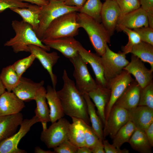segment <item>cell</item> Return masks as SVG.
Returning <instances> with one entry per match:
<instances>
[{
  "instance_id": "obj_1",
  "label": "cell",
  "mask_w": 153,
  "mask_h": 153,
  "mask_svg": "<svg viewBox=\"0 0 153 153\" xmlns=\"http://www.w3.org/2000/svg\"><path fill=\"white\" fill-rule=\"evenodd\" d=\"M63 84L57 94L60 100L64 114L83 120L89 125L86 102L84 96L76 88L75 84L69 77L65 69L62 76Z\"/></svg>"
},
{
  "instance_id": "obj_2",
  "label": "cell",
  "mask_w": 153,
  "mask_h": 153,
  "mask_svg": "<svg viewBox=\"0 0 153 153\" xmlns=\"http://www.w3.org/2000/svg\"><path fill=\"white\" fill-rule=\"evenodd\" d=\"M11 25L15 35L6 41L4 45L11 47L14 52H30L29 46L31 44L38 46L46 51H50V48L39 39L32 27L29 24L23 20H15L12 21Z\"/></svg>"
},
{
  "instance_id": "obj_3",
  "label": "cell",
  "mask_w": 153,
  "mask_h": 153,
  "mask_svg": "<svg viewBox=\"0 0 153 153\" xmlns=\"http://www.w3.org/2000/svg\"><path fill=\"white\" fill-rule=\"evenodd\" d=\"M77 20L80 27L87 34L96 53L102 56L107 44L110 43L111 36L108 32L101 23L84 13H77Z\"/></svg>"
},
{
  "instance_id": "obj_4",
  "label": "cell",
  "mask_w": 153,
  "mask_h": 153,
  "mask_svg": "<svg viewBox=\"0 0 153 153\" xmlns=\"http://www.w3.org/2000/svg\"><path fill=\"white\" fill-rule=\"evenodd\" d=\"M80 28L77 12H69L60 16L50 24L42 40L74 37L78 34Z\"/></svg>"
},
{
  "instance_id": "obj_5",
  "label": "cell",
  "mask_w": 153,
  "mask_h": 153,
  "mask_svg": "<svg viewBox=\"0 0 153 153\" xmlns=\"http://www.w3.org/2000/svg\"><path fill=\"white\" fill-rule=\"evenodd\" d=\"M80 9L75 7L65 5L64 2L57 0H49L48 3L41 6L39 16L37 35L41 41L50 24L54 20L64 14L72 12H79Z\"/></svg>"
},
{
  "instance_id": "obj_6",
  "label": "cell",
  "mask_w": 153,
  "mask_h": 153,
  "mask_svg": "<svg viewBox=\"0 0 153 153\" xmlns=\"http://www.w3.org/2000/svg\"><path fill=\"white\" fill-rule=\"evenodd\" d=\"M105 78L107 82L119 75L129 63L123 52L116 53L106 46L105 51L101 56Z\"/></svg>"
},
{
  "instance_id": "obj_7",
  "label": "cell",
  "mask_w": 153,
  "mask_h": 153,
  "mask_svg": "<svg viewBox=\"0 0 153 153\" xmlns=\"http://www.w3.org/2000/svg\"><path fill=\"white\" fill-rule=\"evenodd\" d=\"M69 59L74 67L73 76L78 90L83 94L88 93L96 88L97 85L88 71L87 63L82 59L79 54Z\"/></svg>"
},
{
  "instance_id": "obj_8",
  "label": "cell",
  "mask_w": 153,
  "mask_h": 153,
  "mask_svg": "<svg viewBox=\"0 0 153 153\" xmlns=\"http://www.w3.org/2000/svg\"><path fill=\"white\" fill-rule=\"evenodd\" d=\"M70 123L62 118L54 123L45 131H42L40 139L48 148H54L64 141L68 140V134Z\"/></svg>"
},
{
  "instance_id": "obj_9",
  "label": "cell",
  "mask_w": 153,
  "mask_h": 153,
  "mask_svg": "<svg viewBox=\"0 0 153 153\" xmlns=\"http://www.w3.org/2000/svg\"><path fill=\"white\" fill-rule=\"evenodd\" d=\"M133 80L131 75L124 69L107 82V88L110 90V95L105 109L106 121L113 106Z\"/></svg>"
},
{
  "instance_id": "obj_10",
  "label": "cell",
  "mask_w": 153,
  "mask_h": 153,
  "mask_svg": "<svg viewBox=\"0 0 153 153\" xmlns=\"http://www.w3.org/2000/svg\"><path fill=\"white\" fill-rule=\"evenodd\" d=\"M38 122H39V120L35 115L31 119H23L17 133L0 142V153H26L24 150L18 148V144L31 127Z\"/></svg>"
},
{
  "instance_id": "obj_11",
  "label": "cell",
  "mask_w": 153,
  "mask_h": 153,
  "mask_svg": "<svg viewBox=\"0 0 153 153\" xmlns=\"http://www.w3.org/2000/svg\"><path fill=\"white\" fill-rule=\"evenodd\" d=\"M129 120L128 110L114 105L104 125V138L109 136L112 139L118 130Z\"/></svg>"
},
{
  "instance_id": "obj_12",
  "label": "cell",
  "mask_w": 153,
  "mask_h": 153,
  "mask_svg": "<svg viewBox=\"0 0 153 153\" xmlns=\"http://www.w3.org/2000/svg\"><path fill=\"white\" fill-rule=\"evenodd\" d=\"M124 69L134 76L141 88L153 81V71L147 68L143 61L132 54L130 61Z\"/></svg>"
},
{
  "instance_id": "obj_13",
  "label": "cell",
  "mask_w": 153,
  "mask_h": 153,
  "mask_svg": "<svg viewBox=\"0 0 153 153\" xmlns=\"http://www.w3.org/2000/svg\"><path fill=\"white\" fill-rule=\"evenodd\" d=\"M120 15V10L116 1L105 0L101 11V23L111 36L116 30Z\"/></svg>"
},
{
  "instance_id": "obj_14",
  "label": "cell",
  "mask_w": 153,
  "mask_h": 153,
  "mask_svg": "<svg viewBox=\"0 0 153 153\" xmlns=\"http://www.w3.org/2000/svg\"><path fill=\"white\" fill-rule=\"evenodd\" d=\"M30 53L33 54L44 68L48 72L51 78L53 87L55 88L57 83V77L53 73L52 68L60 58L55 52H47L41 47L35 45L29 46Z\"/></svg>"
},
{
  "instance_id": "obj_15",
  "label": "cell",
  "mask_w": 153,
  "mask_h": 153,
  "mask_svg": "<svg viewBox=\"0 0 153 153\" xmlns=\"http://www.w3.org/2000/svg\"><path fill=\"white\" fill-rule=\"evenodd\" d=\"M78 53L82 59L91 66L95 76L98 85L107 87V82L105 78L101 56L86 49L80 43L78 46Z\"/></svg>"
},
{
  "instance_id": "obj_16",
  "label": "cell",
  "mask_w": 153,
  "mask_h": 153,
  "mask_svg": "<svg viewBox=\"0 0 153 153\" xmlns=\"http://www.w3.org/2000/svg\"><path fill=\"white\" fill-rule=\"evenodd\" d=\"M41 41L50 48L58 50L69 59L74 58L79 54L78 46L80 42L74 37L44 39Z\"/></svg>"
},
{
  "instance_id": "obj_17",
  "label": "cell",
  "mask_w": 153,
  "mask_h": 153,
  "mask_svg": "<svg viewBox=\"0 0 153 153\" xmlns=\"http://www.w3.org/2000/svg\"><path fill=\"white\" fill-rule=\"evenodd\" d=\"M44 84L43 80L36 82L30 79L22 76L18 83L12 91L24 102L34 100L37 90L43 86Z\"/></svg>"
},
{
  "instance_id": "obj_18",
  "label": "cell",
  "mask_w": 153,
  "mask_h": 153,
  "mask_svg": "<svg viewBox=\"0 0 153 153\" xmlns=\"http://www.w3.org/2000/svg\"><path fill=\"white\" fill-rule=\"evenodd\" d=\"M141 88L134 80L114 105L128 110L138 105Z\"/></svg>"
},
{
  "instance_id": "obj_19",
  "label": "cell",
  "mask_w": 153,
  "mask_h": 153,
  "mask_svg": "<svg viewBox=\"0 0 153 153\" xmlns=\"http://www.w3.org/2000/svg\"><path fill=\"white\" fill-rule=\"evenodd\" d=\"M25 107L24 102L12 92L6 91L0 97V116L18 113Z\"/></svg>"
},
{
  "instance_id": "obj_20",
  "label": "cell",
  "mask_w": 153,
  "mask_h": 153,
  "mask_svg": "<svg viewBox=\"0 0 153 153\" xmlns=\"http://www.w3.org/2000/svg\"><path fill=\"white\" fill-rule=\"evenodd\" d=\"M128 111L129 120L136 128L144 130L153 122V109L146 106H138Z\"/></svg>"
},
{
  "instance_id": "obj_21",
  "label": "cell",
  "mask_w": 153,
  "mask_h": 153,
  "mask_svg": "<svg viewBox=\"0 0 153 153\" xmlns=\"http://www.w3.org/2000/svg\"><path fill=\"white\" fill-rule=\"evenodd\" d=\"M97 109L98 116L104 125L106 122L105 110L110 95V90L107 87L97 85L95 89L88 93Z\"/></svg>"
},
{
  "instance_id": "obj_22",
  "label": "cell",
  "mask_w": 153,
  "mask_h": 153,
  "mask_svg": "<svg viewBox=\"0 0 153 153\" xmlns=\"http://www.w3.org/2000/svg\"><path fill=\"white\" fill-rule=\"evenodd\" d=\"M121 26L131 29L149 26L146 12L140 7L127 14L118 23L116 28Z\"/></svg>"
},
{
  "instance_id": "obj_23",
  "label": "cell",
  "mask_w": 153,
  "mask_h": 153,
  "mask_svg": "<svg viewBox=\"0 0 153 153\" xmlns=\"http://www.w3.org/2000/svg\"><path fill=\"white\" fill-rule=\"evenodd\" d=\"M46 90L43 86L37 90L34 100L36 103L35 110V116L42 124V131L47 129V124L50 122V109L46 102Z\"/></svg>"
},
{
  "instance_id": "obj_24",
  "label": "cell",
  "mask_w": 153,
  "mask_h": 153,
  "mask_svg": "<svg viewBox=\"0 0 153 153\" xmlns=\"http://www.w3.org/2000/svg\"><path fill=\"white\" fill-rule=\"evenodd\" d=\"M23 120V116L20 112L0 116V142L16 133Z\"/></svg>"
},
{
  "instance_id": "obj_25",
  "label": "cell",
  "mask_w": 153,
  "mask_h": 153,
  "mask_svg": "<svg viewBox=\"0 0 153 153\" xmlns=\"http://www.w3.org/2000/svg\"><path fill=\"white\" fill-rule=\"evenodd\" d=\"M46 90V97L50 108V122L53 123L63 117L65 114L55 88L48 85Z\"/></svg>"
},
{
  "instance_id": "obj_26",
  "label": "cell",
  "mask_w": 153,
  "mask_h": 153,
  "mask_svg": "<svg viewBox=\"0 0 153 153\" xmlns=\"http://www.w3.org/2000/svg\"><path fill=\"white\" fill-rule=\"evenodd\" d=\"M41 8V6L29 4L27 7L13 8L10 9L20 15L22 20L30 25L36 33L39 27V16Z\"/></svg>"
},
{
  "instance_id": "obj_27",
  "label": "cell",
  "mask_w": 153,
  "mask_h": 153,
  "mask_svg": "<svg viewBox=\"0 0 153 153\" xmlns=\"http://www.w3.org/2000/svg\"><path fill=\"white\" fill-rule=\"evenodd\" d=\"M128 143L134 150L139 152H152V147L143 130L136 128Z\"/></svg>"
},
{
  "instance_id": "obj_28",
  "label": "cell",
  "mask_w": 153,
  "mask_h": 153,
  "mask_svg": "<svg viewBox=\"0 0 153 153\" xmlns=\"http://www.w3.org/2000/svg\"><path fill=\"white\" fill-rule=\"evenodd\" d=\"M87 106L88 111L92 127L98 136L99 139H104L103 133V125L102 121L96 113L95 106L92 101L88 93L83 94Z\"/></svg>"
},
{
  "instance_id": "obj_29",
  "label": "cell",
  "mask_w": 153,
  "mask_h": 153,
  "mask_svg": "<svg viewBox=\"0 0 153 153\" xmlns=\"http://www.w3.org/2000/svg\"><path fill=\"white\" fill-rule=\"evenodd\" d=\"M71 118L73 122L69 124L68 140L78 148L86 146L84 131L79 119L74 117Z\"/></svg>"
},
{
  "instance_id": "obj_30",
  "label": "cell",
  "mask_w": 153,
  "mask_h": 153,
  "mask_svg": "<svg viewBox=\"0 0 153 153\" xmlns=\"http://www.w3.org/2000/svg\"><path fill=\"white\" fill-rule=\"evenodd\" d=\"M130 53L142 61L149 63L150 65V69L153 71V45L141 41L133 47Z\"/></svg>"
},
{
  "instance_id": "obj_31",
  "label": "cell",
  "mask_w": 153,
  "mask_h": 153,
  "mask_svg": "<svg viewBox=\"0 0 153 153\" xmlns=\"http://www.w3.org/2000/svg\"><path fill=\"white\" fill-rule=\"evenodd\" d=\"M136 128L130 120L122 127L112 139V145L120 148L123 144L128 143Z\"/></svg>"
},
{
  "instance_id": "obj_32",
  "label": "cell",
  "mask_w": 153,
  "mask_h": 153,
  "mask_svg": "<svg viewBox=\"0 0 153 153\" xmlns=\"http://www.w3.org/2000/svg\"><path fill=\"white\" fill-rule=\"evenodd\" d=\"M20 77L11 65L3 68L0 74V79L7 91L10 92L18 83Z\"/></svg>"
},
{
  "instance_id": "obj_33",
  "label": "cell",
  "mask_w": 153,
  "mask_h": 153,
  "mask_svg": "<svg viewBox=\"0 0 153 153\" xmlns=\"http://www.w3.org/2000/svg\"><path fill=\"white\" fill-rule=\"evenodd\" d=\"M102 5L101 0H87L79 12L101 23V13Z\"/></svg>"
},
{
  "instance_id": "obj_34",
  "label": "cell",
  "mask_w": 153,
  "mask_h": 153,
  "mask_svg": "<svg viewBox=\"0 0 153 153\" xmlns=\"http://www.w3.org/2000/svg\"><path fill=\"white\" fill-rule=\"evenodd\" d=\"M116 30L117 31H123L128 36V42L122 48L123 52L126 54L130 53L133 47L141 41L139 35L133 30L122 26L116 28Z\"/></svg>"
},
{
  "instance_id": "obj_35",
  "label": "cell",
  "mask_w": 153,
  "mask_h": 153,
  "mask_svg": "<svg viewBox=\"0 0 153 153\" xmlns=\"http://www.w3.org/2000/svg\"><path fill=\"white\" fill-rule=\"evenodd\" d=\"M116 1L120 10L118 23L125 15L141 7L139 0H116Z\"/></svg>"
},
{
  "instance_id": "obj_36",
  "label": "cell",
  "mask_w": 153,
  "mask_h": 153,
  "mask_svg": "<svg viewBox=\"0 0 153 153\" xmlns=\"http://www.w3.org/2000/svg\"><path fill=\"white\" fill-rule=\"evenodd\" d=\"M138 106H144L153 109V82L141 88Z\"/></svg>"
},
{
  "instance_id": "obj_37",
  "label": "cell",
  "mask_w": 153,
  "mask_h": 153,
  "mask_svg": "<svg viewBox=\"0 0 153 153\" xmlns=\"http://www.w3.org/2000/svg\"><path fill=\"white\" fill-rule=\"evenodd\" d=\"M78 119L84 131L85 145L91 149L100 140L92 127L83 120Z\"/></svg>"
},
{
  "instance_id": "obj_38",
  "label": "cell",
  "mask_w": 153,
  "mask_h": 153,
  "mask_svg": "<svg viewBox=\"0 0 153 153\" xmlns=\"http://www.w3.org/2000/svg\"><path fill=\"white\" fill-rule=\"evenodd\" d=\"M36 59L35 55L31 53L29 56L17 60L11 65L18 76L21 77Z\"/></svg>"
},
{
  "instance_id": "obj_39",
  "label": "cell",
  "mask_w": 153,
  "mask_h": 153,
  "mask_svg": "<svg viewBox=\"0 0 153 153\" xmlns=\"http://www.w3.org/2000/svg\"><path fill=\"white\" fill-rule=\"evenodd\" d=\"M139 35L142 41L153 46V29L149 26L144 27L133 30Z\"/></svg>"
},
{
  "instance_id": "obj_40",
  "label": "cell",
  "mask_w": 153,
  "mask_h": 153,
  "mask_svg": "<svg viewBox=\"0 0 153 153\" xmlns=\"http://www.w3.org/2000/svg\"><path fill=\"white\" fill-rule=\"evenodd\" d=\"M29 4L17 0H0V13L8 8L27 7Z\"/></svg>"
},
{
  "instance_id": "obj_41",
  "label": "cell",
  "mask_w": 153,
  "mask_h": 153,
  "mask_svg": "<svg viewBox=\"0 0 153 153\" xmlns=\"http://www.w3.org/2000/svg\"><path fill=\"white\" fill-rule=\"evenodd\" d=\"M78 148L68 140H67L53 149L54 153H76Z\"/></svg>"
},
{
  "instance_id": "obj_42",
  "label": "cell",
  "mask_w": 153,
  "mask_h": 153,
  "mask_svg": "<svg viewBox=\"0 0 153 153\" xmlns=\"http://www.w3.org/2000/svg\"><path fill=\"white\" fill-rule=\"evenodd\" d=\"M105 153H129V151L126 149H121L118 148L110 144L107 140L104 139L103 141Z\"/></svg>"
},
{
  "instance_id": "obj_43",
  "label": "cell",
  "mask_w": 153,
  "mask_h": 153,
  "mask_svg": "<svg viewBox=\"0 0 153 153\" xmlns=\"http://www.w3.org/2000/svg\"><path fill=\"white\" fill-rule=\"evenodd\" d=\"M141 7L147 14H153V0H139Z\"/></svg>"
},
{
  "instance_id": "obj_44",
  "label": "cell",
  "mask_w": 153,
  "mask_h": 153,
  "mask_svg": "<svg viewBox=\"0 0 153 153\" xmlns=\"http://www.w3.org/2000/svg\"><path fill=\"white\" fill-rule=\"evenodd\" d=\"M87 0H66L64 2L66 5L71 7H75L79 9L83 6Z\"/></svg>"
},
{
  "instance_id": "obj_45",
  "label": "cell",
  "mask_w": 153,
  "mask_h": 153,
  "mask_svg": "<svg viewBox=\"0 0 153 153\" xmlns=\"http://www.w3.org/2000/svg\"><path fill=\"white\" fill-rule=\"evenodd\" d=\"M144 131L148 140L151 145L153 146V122Z\"/></svg>"
},
{
  "instance_id": "obj_46",
  "label": "cell",
  "mask_w": 153,
  "mask_h": 153,
  "mask_svg": "<svg viewBox=\"0 0 153 153\" xmlns=\"http://www.w3.org/2000/svg\"><path fill=\"white\" fill-rule=\"evenodd\" d=\"M92 153H105L102 141L99 140L91 149Z\"/></svg>"
},
{
  "instance_id": "obj_47",
  "label": "cell",
  "mask_w": 153,
  "mask_h": 153,
  "mask_svg": "<svg viewBox=\"0 0 153 153\" xmlns=\"http://www.w3.org/2000/svg\"><path fill=\"white\" fill-rule=\"evenodd\" d=\"M20 1H26L38 5L42 6L47 4L49 1L45 0H17Z\"/></svg>"
},
{
  "instance_id": "obj_48",
  "label": "cell",
  "mask_w": 153,
  "mask_h": 153,
  "mask_svg": "<svg viewBox=\"0 0 153 153\" xmlns=\"http://www.w3.org/2000/svg\"><path fill=\"white\" fill-rule=\"evenodd\" d=\"M91 150L86 146L79 147L76 153H92Z\"/></svg>"
},
{
  "instance_id": "obj_49",
  "label": "cell",
  "mask_w": 153,
  "mask_h": 153,
  "mask_svg": "<svg viewBox=\"0 0 153 153\" xmlns=\"http://www.w3.org/2000/svg\"><path fill=\"white\" fill-rule=\"evenodd\" d=\"M34 152L35 153H54V151L45 150L41 149L39 146H37L35 148Z\"/></svg>"
},
{
  "instance_id": "obj_50",
  "label": "cell",
  "mask_w": 153,
  "mask_h": 153,
  "mask_svg": "<svg viewBox=\"0 0 153 153\" xmlns=\"http://www.w3.org/2000/svg\"><path fill=\"white\" fill-rule=\"evenodd\" d=\"M5 88L0 79V97L5 91Z\"/></svg>"
},
{
  "instance_id": "obj_51",
  "label": "cell",
  "mask_w": 153,
  "mask_h": 153,
  "mask_svg": "<svg viewBox=\"0 0 153 153\" xmlns=\"http://www.w3.org/2000/svg\"><path fill=\"white\" fill-rule=\"evenodd\" d=\"M58 0V1H62V2H64L66 0Z\"/></svg>"
},
{
  "instance_id": "obj_52",
  "label": "cell",
  "mask_w": 153,
  "mask_h": 153,
  "mask_svg": "<svg viewBox=\"0 0 153 153\" xmlns=\"http://www.w3.org/2000/svg\"><path fill=\"white\" fill-rule=\"evenodd\" d=\"M46 0V1H49V0Z\"/></svg>"
},
{
  "instance_id": "obj_53",
  "label": "cell",
  "mask_w": 153,
  "mask_h": 153,
  "mask_svg": "<svg viewBox=\"0 0 153 153\" xmlns=\"http://www.w3.org/2000/svg\"><path fill=\"white\" fill-rule=\"evenodd\" d=\"M105 1L106 0H104ZM115 0V1H116V0Z\"/></svg>"
}]
</instances>
